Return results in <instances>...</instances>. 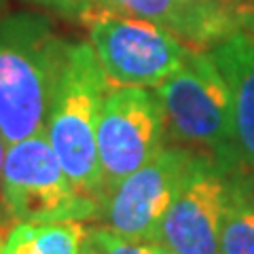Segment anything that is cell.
<instances>
[{
    "instance_id": "2e32d148",
    "label": "cell",
    "mask_w": 254,
    "mask_h": 254,
    "mask_svg": "<svg viewBox=\"0 0 254 254\" xmlns=\"http://www.w3.org/2000/svg\"><path fill=\"white\" fill-rule=\"evenodd\" d=\"M78 254H104V252H102L100 246L93 242V237L89 235V231H87V237H85V242L81 246V250H78Z\"/></svg>"
},
{
    "instance_id": "e0dca14e",
    "label": "cell",
    "mask_w": 254,
    "mask_h": 254,
    "mask_svg": "<svg viewBox=\"0 0 254 254\" xmlns=\"http://www.w3.org/2000/svg\"><path fill=\"white\" fill-rule=\"evenodd\" d=\"M6 140L2 138V133H0V174H2V163H4V155H6Z\"/></svg>"
},
{
    "instance_id": "30bf717a",
    "label": "cell",
    "mask_w": 254,
    "mask_h": 254,
    "mask_svg": "<svg viewBox=\"0 0 254 254\" xmlns=\"http://www.w3.org/2000/svg\"><path fill=\"white\" fill-rule=\"evenodd\" d=\"M113 13H127L170 30L180 41L197 49H212L233 34L210 15L187 0H108Z\"/></svg>"
},
{
    "instance_id": "9c48e42d",
    "label": "cell",
    "mask_w": 254,
    "mask_h": 254,
    "mask_svg": "<svg viewBox=\"0 0 254 254\" xmlns=\"http://www.w3.org/2000/svg\"><path fill=\"white\" fill-rule=\"evenodd\" d=\"M208 51L231 93L237 157L254 172V32H235Z\"/></svg>"
},
{
    "instance_id": "ffe728a7",
    "label": "cell",
    "mask_w": 254,
    "mask_h": 254,
    "mask_svg": "<svg viewBox=\"0 0 254 254\" xmlns=\"http://www.w3.org/2000/svg\"><path fill=\"white\" fill-rule=\"evenodd\" d=\"M252 2H254V0H252Z\"/></svg>"
},
{
    "instance_id": "8fae6325",
    "label": "cell",
    "mask_w": 254,
    "mask_h": 254,
    "mask_svg": "<svg viewBox=\"0 0 254 254\" xmlns=\"http://www.w3.org/2000/svg\"><path fill=\"white\" fill-rule=\"evenodd\" d=\"M89 227L85 222H17L0 235V254H78Z\"/></svg>"
},
{
    "instance_id": "d6986e66",
    "label": "cell",
    "mask_w": 254,
    "mask_h": 254,
    "mask_svg": "<svg viewBox=\"0 0 254 254\" xmlns=\"http://www.w3.org/2000/svg\"><path fill=\"white\" fill-rule=\"evenodd\" d=\"M28 2H34V4H41V0H28Z\"/></svg>"
},
{
    "instance_id": "5bb4252c",
    "label": "cell",
    "mask_w": 254,
    "mask_h": 254,
    "mask_svg": "<svg viewBox=\"0 0 254 254\" xmlns=\"http://www.w3.org/2000/svg\"><path fill=\"white\" fill-rule=\"evenodd\" d=\"M89 235L104 254H170L159 242L133 240V237L115 233L108 227H93L89 229Z\"/></svg>"
},
{
    "instance_id": "8992f818",
    "label": "cell",
    "mask_w": 254,
    "mask_h": 254,
    "mask_svg": "<svg viewBox=\"0 0 254 254\" xmlns=\"http://www.w3.org/2000/svg\"><path fill=\"white\" fill-rule=\"evenodd\" d=\"M168 140L165 115L155 91L108 87L98 121V161L104 197L150 161Z\"/></svg>"
},
{
    "instance_id": "52a82bcc",
    "label": "cell",
    "mask_w": 254,
    "mask_h": 254,
    "mask_svg": "<svg viewBox=\"0 0 254 254\" xmlns=\"http://www.w3.org/2000/svg\"><path fill=\"white\" fill-rule=\"evenodd\" d=\"M205 157L197 148L165 144L108 195L102 216L108 229L133 240L157 242L165 212Z\"/></svg>"
},
{
    "instance_id": "6da1fadb",
    "label": "cell",
    "mask_w": 254,
    "mask_h": 254,
    "mask_svg": "<svg viewBox=\"0 0 254 254\" xmlns=\"http://www.w3.org/2000/svg\"><path fill=\"white\" fill-rule=\"evenodd\" d=\"M68 43L43 13H0V133L6 144L45 131Z\"/></svg>"
},
{
    "instance_id": "5b68a950",
    "label": "cell",
    "mask_w": 254,
    "mask_h": 254,
    "mask_svg": "<svg viewBox=\"0 0 254 254\" xmlns=\"http://www.w3.org/2000/svg\"><path fill=\"white\" fill-rule=\"evenodd\" d=\"M85 26L108 87L155 89L193 49L170 30L127 13H102Z\"/></svg>"
},
{
    "instance_id": "277c9868",
    "label": "cell",
    "mask_w": 254,
    "mask_h": 254,
    "mask_svg": "<svg viewBox=\"0 0 254 254\" xmlns=\"http://www.w3.org/2000/svg\"><path fill=\"white\" fill-rule=\"evenodd\" d=\"M0 201L15 222H87L104 214V205L74 187L45 131L6 146Z\"/></svg>"
},
{
    "instance_id": "ac0fdd59",
    "label": "cell",
    "mask_w": 254,
    "mask_h": 254,
    "mask_svg": "<svg viewBox=\"0 0 254 254\" xmlns=\"http://www.w3.org/2000/svg\"><path fill=\"white\" fill-rule=\"evenodd\" d=\"M6 9V0H0V13H2Z\"/></svg>"
},
{
    "instance_id": "9a60e30c",
    "label": "cell",
    "mask_w": 254,
    "mask_h": 254,
    "mask_svg": "<svg viewBox=\"0 0 254 254\" xmlns=\"http://www.w3.org/2000/svg\"><path fill=\"white\" fill-rule=\"evenodd\" d=\"M41 6L81 23H87L95 15L113 13L108 6V0H41Z\"/></svg>"
},
{
    "instance_id": "7c38bea8",
    "label": "cell",
    "mask_w": 254,
    "mask_h": 254,
    "mask_svg": "<svg viewBox=\"0 0 254 254\" xmlns=\"http://www.w3.org/2000/svg\"><path fill=\"white\" fill-rule=\"evenodd\" d=\"M220 254H254V182L242 180L220 231Z\"/></svg>"
},
{
    "instance_id": "3957f363",
    "label": "cell",
    "mask_w": 254,
    "mask_h": 254,
    "mask_svg": "<svg viewBox=\"0 0 254 254\" xmlns=\"http://www.w3.org/2000/svg\"><path fill=\"white\" fill-rule=\"evenodd\" d=\"M153 91L172 144L197 148L225 165H242L233 140L231 93L208 49L193 47L182 66Z\"/></svg>"
},
{
    "instance_id": "7a4b0ae2",
    "label": "cell",
    "mask_w": 254,
    "mask_h": 254,
    "mask_svg": "<svg viewBox=\"0 0 254 254\" xmlns=\"http://www.w3.org/2000/svg\"><path fill=\"white\" fill-rule=\"evenodd\" d=\"M106 91L108 81L91 43H68L45 133L74 187L102 205L106 197L95 140Z\"/></svg>"
},
{
    "instance_id": "ba28073f",
    "label": "cell",
    "mask_w": 254,
    "mask_h": 254,
    "mask_svg": "<svg viewBox=\"0 0 254 254\" xmlns=\"http://www.w3.org/2000/svg\"><path fill=\"white\" fill-rule=\"evenodd\" d=\"M248 172L208 155L165 212L157 242L170 254H220L225 216Z\"/></svg>"
},
{
    "instance_id": "4fadbf2b",
    "label": "cell",
    "mask_w": 254,
    "mask_h": 254,
    "mask_svg": "<svg viewBox=\"0 0 254 254\" xmlns=\"http://www.w3.org/2000/svg\"><path fill=\"white\" fill-rule=\"evenodd\" d=\"M195 9L203 11L233 32H254V2L252 0H187Z\"/></svg>"
}]
</instances>
